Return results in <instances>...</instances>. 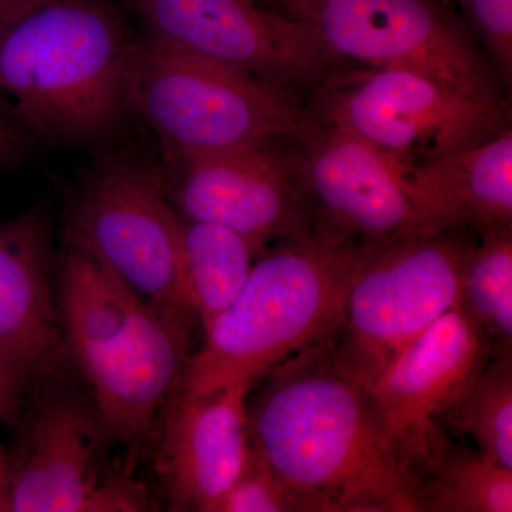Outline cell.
<instances>
[{
	"instance_id": "6da1fadb",
	"label": "cell",
	"mask_w": 512,
	"mask_h": 512,
	"mask_svg": "<svg viewBox=\"0 0 512 512\" xmlns=\"http://www.w3.org/2000/svg\"><path fill=\"white\" fill-rule=\"evenodd\" d=\"M333 340L274 367L248 407L249 437L291 512H420L416 478L377 429L369 392Z\"/></svg>"
},
{
	"instance_id": "7a4b0ae2",
	"label": "cell",
	"mask_w": 512,
	"mask_h": 512,
	"mask_svg": "<svg viewBox=\"0 0 512 512\" xmlns=\"http://www.w3.org/2000/svg\"><path fill=\"white\" fill-rule=\"evenodd\" d=\"M133 40L104 0H40L0 26V93L46 143H103L130 113Z\"/></svg>"
},
{
	"instance_id": "3957f363",
	"label": "cell",
	"mask_w": 512,
	"mask_h": 512,
	"mask_svg": "<svg viewBox=\"0 0 512 512\" xmlns=\"http://www.w3.org/2000/svg\"><path fill=\"white\" fill-rule=\"evenodd\" d=\"M356 252L312 234L266 249L235 301L205 326L204 343L174 392L255 384L303 350L335 339Z\"/></svg>"
},
{
	"instance_id": "277c9868",
	"label": "cell",
	"mask_w": 512,
	"mask_h": 512,
	"mask_svg": "<svg viewBox=\"0 0 512 512\" xmlns=\"http://www.w3.org/2000/svg\"><path fill=\"white\" fill-rule=\"evenodd\" d=\"M127 99L157 134L165 160L291 136L309 120L301 101L146 33L131 46Z\"/></svg>"
},
{
	"instance_id": "5b68a950",
	"label": "cell",
	"mask_w": 512,
	"mask_h": 512,
	"mask_svg": "<svg viewBox=\"0 0 512 512\" xmlns=\"http://www.w3.org/2000/svg\"><path fill=\"white\" fill-rule=\"evenodd\" d=\"M477 235L434 232L357 248L333 349L369 392L384 369L461 299Z\"/></svg>"
},
{
	"instance_id": "8992f818",
	"label": "cell",
	"mask_w": 512,
	"mask_h": 512,
	"mask_svg": "<svg viewBox=\"0 0 512 512\" xmlns=\"http://www.w3.org/2000/svg\"><path fill=\"white\" fill-rule=\"evenodd\" d=\"M315 30L350 64L403 69L491 104L511 103L500 74L444 0H262Z\"/></svg>"
},
{
	"instance_id": "52a82bcc",
	"label": "cell",
	"mask_w": 512,
	"mask_h": 512,
	"mask_svg": "<svg viewBox=\"0 0 512 512\" xmlns=\"http://www.w3.org/2000/svg\"><path fill=\"white\" fill-rule=\"evenodd\" d=\"M305 107L313 119L359 137L400 168L511 128V103L471 99L409 70L359 64L330 74Z\"/></svg>"
},
{
	"instance_id": "ba28073f",
	"label": "cell",
	"mask_w": 512,
	"mask_h": 512,
	"mask_svg": "<svg viewBox=\"0 0 512 512\" xmlns=\"http://www.w3.org/2000/svg\"><path fill=\"white\" fill-rule=\"evenodd\" d=\"M64 237L100 259L138 298L194 316L183 285L181 217L160 165L128 154L97 160L74 191Z\"/></svg>"
},
{
	"instance_id": "9c48e42d",
	"label": "cell",
	"mask_w": 512,
	"mask_h": 512,
	"mask_svg": "<svg viewBox=\"0 0 512 512\" xmlns=\"http://www.w3.org/2000/svg\"><path fill=\"white\" fill-rule=\"evenodd\" d=\"M143 33L249 74L305 104L348 62L262 0H128Z\"/></svg>"
},
{
	"instance_id": "30bf717a",
	"label": "cell",
	"mask_w": 512,
	"mask_h": 512,
	"mask_svg": "<svg viewBox=\"0 0 512 512\" xmlns=\"http://www.w3.org/2000/svg\"><path fill=\"white\" fill-rule=\"evenodd\" d=\"M296 133L165 160V191L175 211L238 232L259 254L308 237L312 207Z\"/></svg>"
},
{
	"instance_id": "8fae6325",
	"label": "cell",
	"mask_w": 512,
	"mask_h": 512,
	"mask_svg": "<svg viewBox=\"0 0 512 512\" xmlns=\"http://www.w3.org/2000/svg\"><path fill=\"white\" fill-rule=\"evenodd\" d=\"M107 437L96 407L70 394L45 397L0 473V512L150 510L141 485L104 476Z\"/></svg>"
},
{
	"instance_id": "7c38bea8",
	"label": "cell",
	"mask_w": 512,
	"mask_h": 512,
	"mask_svg": "<svg viewBox=\"0 0 512 512\" xmlns=\"http://www.w3.org/2000/svg\"><path fill=\"white\" fill-rule=\"evenodd\" d=\"M493 350L487 333L458 302L370 387L377 429L414 478L447 440L439 420L446 419L463 399Z\"/></svg>"
},
{
	"instance_id": "4fadbf2b",
	"label": "cell",
	"mask_w": 512,
	"mask_h": 512,
	"mask_svg": "<svg viewBox=\"0 0 512 512\" xmlns=\"http://www.w3.org/2000/svg\"><path fill=\"white\" fill-rule=\"evenodd\" d=\"M296 141L316 238L362 248L431 234L399 165L377 148L311 114Z\"/></svg>"
},
{
	"instance_id": "5bb4252c",
	"label": "cell",
	"mask_w": 512,
	"mask_h": 512,
	"mask_svg": "<svg viewBox=\"0 0 512 512\" xmlns=\"http://www.w3.org/2000/svg\"><path fill=\"white\" fill-rule=\"evenodd\" d=\"M56 308L70 355L96 396L133 379L157 348V313L82 248L64 247Z\"/></svg>"
},
{
	"instance_id": "9a60e30c",
	"label": "cell",
	"mask_w": 512,
	"mask_h": 512,
	"mask_svg": "<svg viewBox=\"0 0 512 512\" xmlns=\"http://www.w3.org/2000/svg\"><path fill=\"white\" fill-rule=\"evenodd\" d=\"M252 387L241 382L211 392L171 394L160 417L157 457L171 511L217 512L251 444L247 400Z\"/></svg>"
},
{
	"instance_id": "2e32d148",
	"label": "cell",
	"mask_w": 512,
	"mask_h": 512,
	"mask_svg": "<svg viewBox=\"0 0 512 512\" xmlns=\"http://www.w3.org/2000/svg\"><path fill=\"white\" fill-rule=\"evenodd\" d=\"M400 171L431 234L468 231L480 237L512 224L511 128Z\"/></svg>"
},
{
	"instance_id": "e0dca14e",
	"label": "cell",
	"mask_w": 512,
	"mask_h": 512,
	"mask_svg": "<svg viewBox=\"0 0 512 512\" xmlns=\"http://www.w3.org/2000/svg\"><path fill=\"white\" fill-rule=\"evenodd\" d=\"M50 266L49 224L42 211L0 224V350L36 370L62 336Z\"/></svg>"
},
{
	"instance_id": "ac0fdd59",
	"label": "cell",
	"mask_w": 512,
	"mask_h": 512,
	"mask_svg": "<svg viewBox=\"0 0 512 512\" xmlns=\"http://www.w3.org/2000/svg\"><path fill=\"white\" fill-rule=\"evenodd\" d=\"M258 249L224 225L181 217V269L188 306L202 329L247 284Z\"/></svg>"
},
{
	"instance_id": "d6986e66",
	"label": "cell",
	"mask_w": 512,
	"mask_h": 512,
	"mask_svg": "<svg viewBox=\"0 0 512 512\" xmlns=\"http://www.w3.org/2000/svg\"><path fill=\"white\" fill-rule=\"evenodd\" d=\"M420 512H511L512 468L446 440L416 473Z\"/></svg>"
},
{
	"instance_id": "ffe728a7",
	"label": "cell",
	"mask_w": 512,
	"mask_h": 512,
	"mask_svg": "<svg viewBox=\"0 0 512 512\" xmlns=\"http://www.w3.org/2000/svg\"><path fill=\"white\" fill-rule=\"evenodd\" d=\"M444 420L501 466L512 468V346L494 345L487 365Z\"/></svg>"
},
{
	"instance_id": "44dd1931",
	"label": "cell",
	"mask_w": 512,
	"mask_h": 512,
	"mask_svg": "<svg viewBox=\"0 0 512 512\" xmlns=\"http://www.w3.org/2000/svg\"><path fill=\"white\" fill-rule=\"evenodd\" d=\"M460 302L494 345L512 346V224L477 237Z\"/></svg>"
},
{
	"instance_id": "7402d4cb",
	"label": "cell",
	"mask_w": 512,
	"mask_h": 512,
	"mask_svg": "<svg viewBox=\"0 0 512 512\" xmlns=\"http://www.w3.org/2000/svg\"><path fill=\"white\" fill-rule=\"evenodd\" d=\"M467 28L500 74L512 86V0H454Z\"/></svg>"
},
{
	"instance_id": "603a6c76",
	"label": "cell",
	"mask_w": 512,
	"mask_h": 512,
	"mask_svg": "<svg viewBox=\"0 0 512 512\" xmlns=\"http://www.w3.org/2000/svg\"><path fill=\"white\" fill-rule=\"evenodd\" d=\"M217 512H289L274 471L254 444H249L244 466L221 498Z\"/></svg>"
},
{
	"instance_id": "cb8c5ba5",
	"label": "cell",
	"mask_w": 512,
	"mask_h": 512,
	"mask_svg": "<svg viewBox=\"0 0 512 512\" xmlns=\"http://www.w3.org/2000/svg\"><path fill=\"white\" fill-rule=\"evenodd\" d=\"M35 372V367L0 350V421H10L18 416Z\"/></svg>"
},
{
	"instance_id": "d4e9b609",
	"label": "cell",
	"mask_w": 512,
	"mask_h": 512,
	"mask_svg": "<svg viewBox=\"0 0 512 512\" xmlns=\"http://www.w3.org/2000/svg\"><path fill=\"white\" fill-rule=\"evenodd\" d=\"M26 151V134L9 120L0 117V168L22 161Z\"/></svg>"
},
{
	"instance_id": "484cf974",
	"label": "cell",
	"mask_w": 512,
	"mask_h": 512,
	"mask_svg": "<svg viewBox=\"0 0 512 512\" xmlns=\"http://www.w3.org/2000/svg\"><path fill=\"white\" fill-rule=\"evenodd\" d=\"M23 12H25V10H23ZM20 13H22V10L13 6L12 3L8 2V0H0V26H2L3 23L16 18Z\"/></svg>"
},
{
	"instance_id": "4316f807",
	"label": "cell",
	"mask_w": 512,
	"mask_h": 512,
	"mask_svg": "<svg viewBox=\"0 0 512 512\" xmlns=\"http://www.w3.org/2000/svg\"><path fill=\"white\" fill-rule=\"evenodd\" d=\"M9 3H12L13 6H16L19 10H26L32 8L33 5L39 3L40 0H8Z\"/></svg>"
},
{
	"instance_id": "83f0119b",
	"label": "cell",
	"mask_w": 512,
	"mask_h": 512,
	"mask_svg": "<svg viewBox=\"0 0 512 512\" xmlns=\"http://www.w3.org/2000/svg\"><path fill=\"white\" fill-rule=\"evenodd\" d=\"M0 473H2V467H0Z\"/></svg>"
}]
</instances>
